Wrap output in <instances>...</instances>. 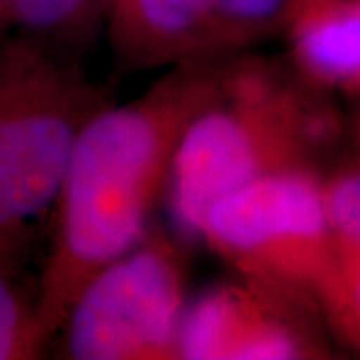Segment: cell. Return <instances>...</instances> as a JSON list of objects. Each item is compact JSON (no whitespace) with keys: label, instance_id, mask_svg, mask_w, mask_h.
<instances>
[{"label":"cell","instance_id":"obj_10","mask_svg":"<svg viewBox=\"0 0 360 360\" xmlns=\"http://www.w3.org/2000/svg\"><path fill=\"white\" fill-rule=\"evenodd\" d=\"M16 30L75 56L101 30L103 0H8Z\"/></svg>","mask_w":360,"mask_h":360},{"label":"cell","instance_id":"obj_6","mask_svg":"<svg viewBox=\"0 0 360 360\" xmlns=\"http://www.w3.org/2000/svg\"><path fill=\"white\" fill-rule=\"evenodd\" d=\"M286 0H103L101 30L132 70L220 63L281 30Z\"/></svg>","mask_w":360,"mask_h":360},{"label":"cell","instance_id":"obj_11","mask_svg":"<svg viewBox=\"0 0 360 360\" xmlns=\"http://www.w3.org/2000/svg\"><path fill=\"white\" fill-rule=\"evenodd\" d=\"M46 342L37 296L25 295L14 281L13 258L0 255V360L37 359Z\"/></svg>","mask_w":360,"mask_h":360},{"label":"cell","instance_id":"obj_12","mask_svg":"<svg viewBox=\"0 0 360 360\" xmlns=\"http://www.w3.org/2000/svg\"><path fill=\"white\" fill-rule=\"evenodd\" d=\"M16 30V22H14L13 8L8 0H0V42L8 39Z\"/></svg>","mask_w":360,"mask_h":360},{"label":"cell","instance_id":"obj_3","mask_svg":"<svg viewBox=\"0 0 360 360\" xmlns=\"http://www.w3.org/2000/svg\"><path fill=\"white\" fill-rule=\"evenodd\" d=\"M108 103L72 54L20 30L0 42V255L54 206L80 130Z\"/></svg>","mask_w":360,"mask_h":360},{"label":"cell","instance_id":"obj_5","mask_svg":"<svg viewBox=\"0 0 360 360\" xmlns=\"http://www.w3.org/2000/svg\"><path fill=\"white\" fill-rule=\"evenodd\" d=\"M188 307L184 257L165 232L104 264L78 290L60 330L77 360H174Z\"/></svg>","mask_w":360,"mask_h":360},{"label":"cell","instance_id":"obj_2","mask_svg":"<svg viewBox=\"0 0 360 360\" xmlns=\"http://www.w3.org/2000/svg\"><path fill=\"white\" fill-rule=\"evenodd\" d=\"M336 132L333 110L281 68L248 54L231 63L219 96L180 142L167 198L182 236L196 238L224 194L288 168L314 167Z\"/></svg>","mask_w":360,"mask_h":360},{"label":"cell","instance_id":"obj_8","mask_svg":"<svg viewBox=\"0 0 360 360\" xmlns=\"http://www.w3.org/2000/svg\"><path fill=\"white\" fill-rule=\"evenodd\" d=\"M278 32L300 80L360 96V0H286Z\"/></svg>","mask_w":360,"mask_h":360},{"label":"cell","instance_id":"obj_9","mask_svg":"<svg viewBox=\"0 0 360 360\" xmlns=\"http://www.w3.org/2000/svg\"><path fill=\"white\" fill-rule=\"evenodd\" d=\"M316 310L336 338L360 350V234L330 236V266Z\"/></svg>","mask_w":360,"mask_h":360},{"label":"cell","instance_id":"obj_4","mask_svg":"<svg viewBox=\"0 0 360 360\" xmlns=\"http://www.w3.org/2000/svg\"><path fill=\"white\" fill-rule=\"evenodd\" d=\"M196 238L238 278L316 310L330 266L322 176L316 167H298L248 182L206 210Z\"/></svg>","mask_w":360,"mask_h":360},{"label":"cell","instance_id":"obj_7","mask_svg":"<svg viewBox=\"0 0 360 360\" xmlns=\"http://www.w3.org/2000/svg\"><path fill=\"white\" fill-rule=\"evenodd\" d=\"M309 304L245 278L214 284L184 312L179 359H319L322 340L312 330Z\"/></svg>","mask_w":360,"mask_h":360},{"label":"cell","instance_id":"obj_1","mask_svg":"<svg viewBox=\"0 0 360 360\" xmlns=\"http://www.w3.org/2000/svg\"><path fill=\"white\" fill-rule=\"evenodd\" d=\"M232 60L168 68L141 96L104 104L80 130L54 200L56 226L37 290L49 340L90 276L148 232L180 142L219 96Z\"/></svg>","mask_w":360,"mask_h":360},{"label":"cell","instance_id":"obj_13","mask_svg":"<svg viewBox=\"0 0 360 360\" xmlns=\"http://www.w3.org/2000/svg\"><path fill=\"white\" fill-rule=\"evenodd\" d=\"M359 136H360V127H359Z\"/></svg>","mask_w":360,"mask_h":360}]
</instances>
